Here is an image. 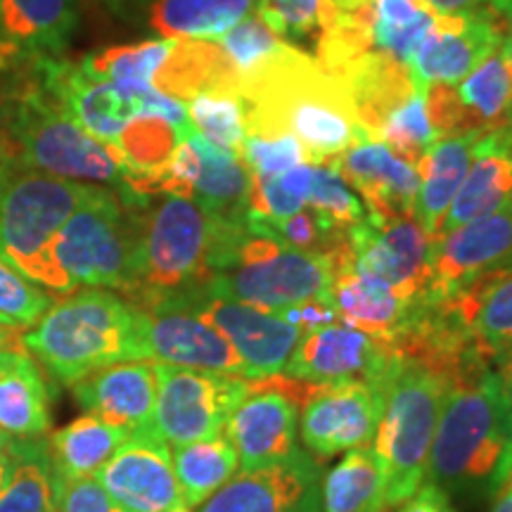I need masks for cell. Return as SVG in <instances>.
Masks as SVG:
<instances>
[{
	"mask_svg": "<svg viewBox=\"0 0 512 512\" xmlns=\"http://www.w3.org/2000/svg\"><path fill=\"white\" fill-rule=\"evenodd\" d=\"M31 79L3 98L0 121L15 140L24 166L41 174L124 190V166L114 143H102L76 124L38 81Z\"/></svg>",
	"mask_w": 512,
	"mask_h": 512,
	"instance_id": "cell-6",
	"label": "cell"
},
{
	"mask_svg": "<svg viewBox=\"0 0 512 512\" xmlns=\"http://www.w3.org/2000/svg\"><path fill=\"white\" fill-rule=\"evenodd\" d=\"M0 430L12 439H41L50 432V394L29 351L0 375Z\"/></svg>",
	"mask_w": 512,
	"mask_h": 512,
	"instance_id": "cell-30",
	"label": "cell"
},
{
	"mask_svg": "<svg viewBox=\"0 0 512 512\" xmlns=\"http://www.w3.org/2000/svg\"><path fill=\"white\" fill-rule=\"evenodd\" d=\"M150 202V200H147ZM147 202L121 200L112 188H95L55 238V261L72 287L126 294L133 278L138 214Z\"/></svg>",
	"mask_w": 512,
	"mask_h": 512,
	"instance_id": "cell-8",
	"label": "cell"
},
{
	"mask_svg": "<svg viewBox=\"0 0 512 512\" xmlns=\"http://www.w3.org/2000/svg\"><path fill=\"white\" fill-rule=\"evenodd\" d=\"M299 403L268 387H252L226 422V439L240 458V470H256L297 451Z\"/></svg>",
	"mask_w": 512,
	"mask_h": 512,
	"instance_id": "cell-23",
	"label": "cell"
},
{
	"mask_svg": "<svg viewBox=\"0 0 512 512\" xmlns=\"http://www.w3.org/2000/svg\"><path fill=\"white\" fill-rule=\"evenodd\" d=\"M366 202L377 221L415 219L420 174L380 140H358L328 164Z\"/></svg>",
	"mask_w": 512,
	"mask_h": 512,
	"instance_id": "cell-19",
	"label": "cell"
},
{
	"mask_svg": "<svg viewBox=\"0 0 512 512\" xmlns=\"http://www.w3.org/2000/svg\"><path fill=\"white\" fill-rule=\"evenodd\" d=\"M323 0H256L254 12L278 36L292 41L316 38Z\"/></svg>",
	"mask_w": 512,
	"mask_h": 512,
	"instance_id": "cell-46",
	"label": "cell"
},
{
	"mask_svg": "<svg viewBox=\"0 0 512 512\" xmlns=\"http://www.w3.org/2000/svg\"><path fill=\"white\" fill-rule=\"evenodd\" d=\"M12 456L10 453H3V456H0V494H3V489L5 486H8V482H10V477H12Z\"/></svg>",
	"mask_w": 512,
	"mask_h": 512,
	"instance_id": "cell-56",
	"label": "cell"
},
{
	"mask_svg": "<svg viewBox=\"0 0 512 512\" xmlns=\"http://www.w3.org/2000/svg\"><path fill=\"white\" fill-rule=\"evenodd\" d=\"M174 43V38H162V41H143L133 46L102 48L88 55L81 64L88 74L117 83L133 93H145L155 88L152 79L169 57Z\"/></svg>",
	"mask_w": 512,
	"mask_h": 512,
	"instance_id": "cell-36",
	"label": "cell"
},
{
	"mask_svg": "<svg viewBox=\"0 0 512 512\" xmlns=\"http://www.w3.org/2000/svg\"><path fill=\"white\" fill-rule=\"evenodd\" d=\"M484 5H489V8L498 12L505 22L512 24V0H484Z\"/></svg>",
	"mask_w": 512,
	"mask_h": 512,
	"instance_id": "cell-54",
	"label": "cell"
},
{
	"mask_svg": "<svg viewBox=\"0 0 512 512\" xmlns=\"http://www.w3.org/2000/svg\"><path fill=\"white\" fill-rule=\"evenodd\" d=\"M437 140V133L427 117V88H415L411 98L389 112L380 126V143L415 169H420L422 159Z\"/></svg>",
	"mask_w": 512,
	"mask_h": 512,
	"instance_id": "cell-40",
	"label": "cell"
},
{
	"mask_svg": "<svg viewBox=\"0 0 512 512\" xmlns=\"http://www.w3.org/2000/svg\"><path fill=\"white\" fill-rule=\"evenodd\" d=\"M320 482L323 467L297 448L280 463L240 470L197 512H323Z\"/></svg>",
	"mask_w": 512,
	"mask_h": 512,
	"instance_id": "cell-16",
	"label": "cell"
},
{
	"mask_svg": "<svg viewBox=\"0 0 512 512\" xmlns=\"http://www.w3.org/2000/svg\"><path fill=\"white\" fill-rule=\"evenodd\" d=\"M384 387L377 382H347L320 387L299 415V439L316 460L370 446L384 408Z\"/></svg>",
	"mask_w": 512,
	"mask_h": 512,
	"instance_id": "cell-13",
	"label": "cell"
},
{
	"mask_svg": "<svg viewBox=\"0 0 512 512\" xmlns=\"http://www.w3.org/2000/svg\"><path fill=\"white\" fill-rule=\"evenodd\" d=\"M0 105H3V95H0Z\"/></svg>",
	"mask_w": 512,
	"mask_h": 512,
	"instance_id": "cell-62",
	"label": "cell"
},
{
	"mask_svg": "<svg viewBox=\"0 0 512 512\" xmlns=\"http://www.w3.org/2000/svg\"><path fill=\"white\" fill-rule=\"evenodd\" d=\"M456 306L498 363L512 349V271L489 275L456 294Z\"/></svg>",
	"mask_w": 512,
	"mask_h": 512,
	"instance_id": "cell-34",
	"label": "cell"
},
{
	"mask_svg": "<svg viewBox=\"0 0 512 512\" xmlns=\"http://www.w3.org/2000/svg\"><path fill=\"white\" fill-rule=\"evenodd\" d=\"M12 477L0 494V512H53V467L48 444L41 439H15L8 448Z\"/></svg>",
	"mask_w": 512,
	"mask_h": 512,
	"instance_id": "cell-35",
	"label": "cell"
},
{
	"mask_svg": "<svg viewBox=\"0 0 512 512\" xmlns=\"http://www.w3.org/2000/svg\"><path fill=\"white\" fill-rule=\"evenodd\" d=\"M242 164L252 171L254 178H268L285 174L299 164H311L309 155L294 136L283 138H254L245 136L240 150Z\"/></svg>",
	"mask_w": 512,
	"mask_h": 512,
	"instance_id": "cell-45",
	"label": "cell"
},
{
	"mask_svg": "<svg viewBox=\"0 0 512 512\" xmlns=\"http://www.w3.org/2000/svg\"><path fill=\"white\" fill-rule=\"evenodd\" d=\"M41 86L53 100L102 143H114L119 133L143 114V95L121 88L117 83L88 74L81 62L50 57L36 64Z\"/></svg>",
	"mask_w": 512,
	"mask_h": 512,
	"instance_id": "cell-17",
	"label": "cell"
},
{
	"mask_svg": "<svg viewBox=\"0 0 512 512\" xmlns=\"http://www.w3.org/2000/svg\"><path fill=\"white\" fill-rule=\"evenodd\" d=\"M192 131L211 147L240 157L245 140V112L238 93L207 91L185 102Z\"/></svg>",
	"mask_w": 512,
	"mask_h": 512,
	"instance_id": "cell-39",
	"label": "cell"
},
{
	"mask_svg": "<svg viewBox=\"0 0 512 512\" xmlns=\"http://www.w3.org/2000/svg\"><path fill=\"white\" fill-rule=\"evenodd\" d=\"M505 27L508 22L489 5H477L458 15H437L434 29L408 60L413 86H456L475 72L486 57L501 50Z\"/></svg>",
	"mask_w": 512,
	"mask_h": 512,
	"instance_id": "cell-12",
	"label": "cell"
},
{
	"mask_svg": "<svg viewBox=\"0 0 512 512\" xmlns=\"http://www.w3.org/2000/svg\"><path fill=\"white\" fill-rule=\"evenodd\" d=\"M453 93L475 128L503 124L505 112L512 105V69L501 50L486 57L475 72L456 83Z\"/></svg>",
	"mask_w": 512,
	"mask_h": 512,
	"instance_id": "cell-37",
	"label": "cell"
},
{
	"mask_svg": "<svg viewBox=\"0 0 512 512\" xmlns=\"http://www.w3.org/2000/svg\"><path fill=\"white\" fill-rule=\"evenodd\" d=\"M264 223L283 245L309 254H328L347 235V230L332 226L325 216H320L311 207H304L297 214L287 216V219Z\"/></svg>",
	"mask_w": 512,
	"mask_h": 512,
	"instance_id": "cell-44",
	"label": "cell"
},
{
	"mask_svg": "<svg viewBox=\"0 0 512 512\" xmlns=\"http://www.w3.org/2000/svg\"><path fill=\"white\" fill-rule=\"evenodd\" d=\"M512 200V133L508 124L484 128L475 145L472 164L460 190L453 197L439 238L467 223L494 214Z\"/></svg>",
	"mask_w": 512,
	"mask_h": 512,
	"instance_id": "cell-25",
	"label": "cell"
},
{
	"mask_svg": "<svg viewBox=\"0 0 512 512\" xmlns=\"http://www.w3.org/2000/svg\"><path fill=\"white\" fill-rule=\"evenodd\" d=\"M503 271H512V200L494 214L432 240L430 283L425 292L432 297H456Z\"/></svg>",
	"mask_w": 512,
	"mask_h": 512,
	"instance_id": "cell-11",
	"label": "cell"
},
{
	"mask_svg": "<svg viewBox=\"0 0 512 512\" xmlns=\"http://www.w3.org/2000/svg\"><path fill=\"white\" fill-rule=\"evenodd\" d=\"M53 494V512H126L93 477L57 484Z\"/></svg>",
	"mask_w": 512,
	"mask_h": 512,
	"instance_id": "cell-47",
	"label": "cell"
},
{
	"mask_svg": "<svg viewBox=\"0 0 512 512\" xmlns=\"http://www.w3.org/2000/svg\"><path fill=\"white\" fill-rule=\"evenodd\" d=\"M74 396L86 413L124 427L128 432L150 430L157 403L155 363H114L74 384Z\"/></svg>",
	"mask_w": 512,
	"mask_h": 512,
	"instance_id": "cell-24",
	"label": "cell"
},
{
	"mask_svg": "<svg viewBox=\"0 0 512 512\" xmlns=\"http://www.w3.org/2000/svg\"><path fill=\"white\" fill-rule=\"evenodd\" d=\"M174 472L190 510L200 508L238 475L240 458L226 434L171 448Z\"/></svg>",
	"mask_w": 512,
	"mask_h": 512,
	"instance_id": "cell-33",
	"label": "cell"
},
{
	"mask_svg": "<svg viewBox=\"0 0 512 512\" xmlns=\"http://www.w3.org/2000/svg\"><path fill=\"white\" fill-rule=\"evenodd\" d=\"M396 363L399 354L387 339L337 320L299 339L283 375L311 387H335L347 382L387 384Z\"/></svg>",
	"mask_w": 512,
	"mask_h": 512,
	"instance_id": "cell-10",
	"label": "cell"
},
{
	"mask_svg": "<svg viewBox=\"0 0 512 512\" xmlns=\"http://www.w3.org/2000/svg\"><path fill=\"white\" fill-rule=\"evenodd\" d=\"M53 297L0 259V318L15 328H31L43 318Z\"/></svg>",
	"mask_w": 512,
	"mask_h": 512,
	"instance_id": "cell-43",
	"label": "cell"
},
{
	"mask_svg": "<svg viewBox=\"0 0 512 512\" xmlns=\"http://www.w3.org/2000/svg\"><path fill=\"white\" fill-rule=\"evenodd\" d=\"M0 323H5V320H3V318H0ZM5 325H10V323H5Z\"/></svg>",
	"mask_w": 512,
	"mask_h": 512,
	"instance_id": "cell-61",
	"label": "cell"
},
{
	"mask_svg": "<svg viewBox=\"0 0 512 512\" xmlns=\"http://www.w3.org/2000/svg\"><path fill=\"white\" fill-rule=\"evenodd\" d=\"M482 133L484 128H477V131L460 133V136L439 138L427 152V157L422 159L418 169L420 190L418 204H415V221L430 235V240L439 238L441 223H444L446 211L465 181L472 155H475V145Z\"/></svg>",
	"mask_w": 512,
	"mask_h": 512,
	"instance_id": "cell-26",
	"label": "cell"
},
{
	"mask_svg": "<svg viewBox=\"0 0 512 512\" xmlns=\"http://www.w3.org/2000/svg\"><path fill=\"white\" fill-rule=\"evenodd\" d=\"M254 5L256 0H157L150 27L174 41H221Z\"/></svg>",
	"mask_w": 512,
	"mask_h": 512,
	"instance_id": "cell-32",
	"label": "cell"
},
{
	"mask_svg": "<svg viewBox=\"0 0 512 512\" xmlns=\"http://www.w3.org/2000/svg\"><path fill=\"white\" fill-rule=\"evenodd\" d=\"M491 512H512V486L503 484L494 494V503H491Z\"/></svg>",
	"mask_w": 512,
	"mask_h": 512,
	"instance_id": "cell-53",
	"label": "cell"
},
{
	"mask_svg": "<svg viewBox=\"0 0 512 512\" xmlns=\"http://www.w3.org/2000/svg\"><path fill=\"white\" fill-rule=\"evenodd\" d=\"M508 446L496 368L448 384L427 458L425 484L437 486L448 498H494L501 489Z\"/></svg>",
	"mask_w": 512,
	"mask_h": 512,
	"instance_id": "cell-5",
	"label": "cell"
},
{
	"mask_svg": "<svg viewBox=\"0 0 512 512\" xmlns=\"http://www.w3.org/2000/svg\"><path fill=\"white\" fill-rule=\"evenodd\" d=\"M181 309L195 313L214 325L230 347L238 351L242 366L249 380L283 373L294 349H297L302 330L275 311H261L256 306H247L230 299L197 294Z\"/></svg>",
	"mask_w": 512,
	"mask_h": 512,
	"instance_id": "cell-15",
	"label": "cell"
},
{
	"mask_svg": "<svg viewBox=\"0 0 512 512\" xmlns=\"http://www.w3.org/2000/svg\"><path fill=\"white\" fill-rule=\"evenodd\" d=\"M204 294L261 311H283L332 297V268L325 254L283 245L264 221L247 214L228 221Z\"/></svg>",
	"mask_w": 512,
	"mask_h": 512,
	"instance_id": "cell-4",
	"label": "cell"
},
{
	"mask_svg": "<svg viewBox=\"0 0 512 512\" xmlns=\"http://www.w3.org/2000/svg\"><path fill=\"white\" fill-rule=\"evenodd\" d=\"M27 349H12V351H0V375L5 373V370H10L15 363L22 358V354Z\"/></svg>",
	"mask_w": 512,
	"mask_h": 512,
	"instance_id": "cell-55",
	"label": "cell"
},
{
	"mask_svg": "<svg viewBox=\"0 0 512 512\" xmlns=\"http://www.w3.org/2000/svg\"><path fill=\"white\" fill-rule=\"evenodd\" d=\"M422 3H425L434 15H458V12L477 8L484 0H422Z\"/></svg>",
	"mask_w": 512,
	"mask_h": 512,
	"instance_id": "cell-51",
	"label": "cell"
},
{
	"mask_svg": "<svg viewBox=\"0 0 512 512\" xmlns=\"http://www.w3.org/2000/svg\"><path fill=\"white\" fill-rule=\"evenodd\" d=\"M22 328L15 325L0 323V351H12V349H24L22 344Z\"/></svg>",
	"mask_w": 512,
	"mask_h": 512,
	"instance_id": "cell-52",
	"label": "cell"
},
{
	"mask_svg": "<svg viewBox=\"0 0 512 512\" xmlns=\"http://www.w3.org/2000/svg\"><path fill=\"white\" fill-rule=\"evenodd\" d=\"M157 403L152 430L169 446L226 432L238 403L252 392L247 377L155 363Z\"/></svg>",
	"mask_w": 512,
	"mask_h": 512,
	"instance_id": "cell-9",
	"label": "cell"
},
{
	"mask_svg": "<svg viewBox=\"0 0 512 512\" xmlns=\"http://www.w3.org/2000/svg\"><path fill=\"white\" fill-rule=\"evenodd\" d=\"M503 484H510L512 486V441H510L508 451H505L503 467H501V486Z\"/></svg>",
	"mask_w": 512,
	"mask_h": 512,
	"instance_id": "cell-57",
	"label": "cell"
},
{
	"mask_svg": "<svg viewBox=\"0 0 512 512\" xmlns=\"http://www.w3.org/2000/svg\"><path fill=\"white\" fill-rule=\"evenodd\" d=\"M323 512H387V486L375 448L363 446L347 451L320 482Z\"/></svg>",
	"mask_w": 512,
	"mask_h": 512,
	"instance_id": "cell-31",
	"label": "cell"
},
{
	"mask_svg": "<svg viewBox=\"0 0 512 512\" xmlns=\"http://www.w3.org/2000/svg\"><path fill=\"white\" fill-rule=\"evenodd\" d=\"M223 228V216L190 197L164 195L143 204L131 287L121 297L143 313L181 309L209 285Z\"/></svg>",
	"mask_w": 512,
	"mask_h": 512,
	"instance_id": "cell-2",
	"label": "cell"
},
{
	"mask_svg": "<svg viewBox=\"0 0 512 512\" xmlns=\"http://www.w3.org/2000/svg\"><path fill=\"white\" fill-rule=\"evenodd\" d=\"M79 24V0H0V72L60 57Z\"/></svg>",
	"mask_w": 512,
	"mask_h": 512,
	"instance_id": "cell-20",
	"label": "cell"
},
{
	"mask_svg": "<svg viewBox=\"0 0 512 512\" xmlns=\"http://www.w3.org/2000/svg\"><path fill=\"white\" fill-rule=\"evenodd\" d=\"M503 124H508V126H512V105L508 107V112H505V119H503Z\"/></svg>",
	"mask_w": 512,
	"mask_h": 512,
	"instance_id": "cell-60",
	"label": "cell"
},
{
	"mask_svg": "<svg viewBox=\"0 0 512 512\" xmlns=\"http://www.w3.org/2000/svg\"><path fill=\"white\" fill-rule=\"evenodd\" d=\"M190 136L200 152V171L192 181L190 200L223 219L247 216L249 195H252L254 185L252 171L242 164L240 157L216 150L195 131Z\"/></svg>",
	"mask_w": 512,
	"mask_h": 512,
	"instance_id": "cell-29",
	"label": "cell"
},
{
	"mask_svg": "<svg viewBox=\"0 0 512 512\" xmlns=\"http://www.w3.org/2000/svg\"><path fill=\"white\" fill-rule=\"evenodd\" d=\"M145 361L247 377L238 351L214 325L185 309L143 313ZM249 380V377H247Z\"/></svg>",
	"mask_w": 512,
	"mask_h": 512,
	"instance_id": "cell-21",
	"label": "cell"
},
{
	"mask_svg": "<svg viewBox=\"0 0 512 512\" xmlns=\"http://www.w3.org/2000/svg\"><path fill=\"white\" fill-rule=\"evenodd\" d=\"M131 437L124 427L86 413L50 434L48 456L53 467V486L79 482L98 475L100 467L110 460L117 448Z\"/></svg>",
	"mask_w": 512,
	"mask_h": 512,
	"instance_id": "cell-28",
	"label": "cell"
},
{
	"mask_svg": "<svg viewBox=\"0 0 512 512\" xmlns=\"http://www.w3.org/2000/svg\"><path fill=\"white\" fill-rule=\"evenodd\" d=\"M238 98L245 136H294L311 164H330L358 140H370L347 88L290 43L242 76Z\"/></svg>",
	"mask_w": 512,
	"mask_h": 512,
	"instance_id": "cell-1",
	"label": "cell"
},
{
	"mask_svg": "<svg viewBox=\"0 0 512 512\" xmlns=\"http://www.w3.org/2000/svg\"><path fill=\"white\" fill-rule=\"evenodd\" d=\"M22 344L55 382L74 387L114 363L145 361L143 311L121 294L88 287L53 302Z\"/></svg>",
	"mask_w": 512,
	"mask_h": 512,
	"instance_id": "cell-3",
	"label": "cell"
},
{
	"mask_svg": "<svg viewBox=\"0 0 512 512\" xmlns=\"http://www.w3.org/2000/svg\"><path fill=\"white\" fill-rule=\"evenodd\" d=\"M12 441H15V439H12L10 434H5L3 430H0V456H3V453H8V448L12 446Z\"/></svg>",
	"mask_w": 512,
	"mask_h": 512,
	"instance_id": "cell-59",
	"label": "cell"
},
{
	"mask_svg": "<svg viewBox=\"0 0 512 512\" xmlns=\"http://www.w3.org/2000/svg\"><path fill=\"white\" fill-rule=\"evenodd\" d=\"M448 384L437 370L401 356L389 375L373 439L389 508L401 505L425 484L427 458Z\"/></svg>",
	"mask_w": 512,
	"mask_h": 512,
	"instance_id": "cell-7",
	"label": "cell"
},
{
	"mask_svg": "<svg viewBox=\"0 0 512 512\" xmlns=\"http://www.w3.org/2000/svg\"><path fill=\"white\" fill-rule=\"evenodd\" d=\"M306 204L320 216H325L332 226L342 230H349L358 221L366 219V209H363L361 200L354 195L347 181L328 164L313 166V181Z\"/></svg>",
	"mask_w": 512,
	"mask_h": 512,
	"instance_id": "cell-41",
	"label": "cell"
},
{
	"mask_svg": "<svg viewBox=\"0 0 512 512\" xmlns=\"http://www.w3.org/2000/svg\"><path fill=\"white\" fill-rule=\"evenodd\" d=\"M496 377H498V394H501V406H503L505 432H508V439L512 441V349L505 356L498 358Z\"/></svg>",
	"mask_w": 512,
	"mask_h": 512,
	"instance_id": "cell-50",
	"label": "cell"
},
{
	"mask_svg": "<svg viewBox=\"0 0 512 512\" xmlns=\"http://www.w3.org/2000/svg\"><path fill=\"white\" fill-rule=\"evenodd\" d=\"M434 24L437 15L422 0H375V46L403 64H408Z\"/></svg>",
	"mask_w": 512,
	"mask_h": 512,
	"instance_id": "cell-38",
	"label": "cell"
},
{
	"mask_svg": "<svg viewBox=\"0 0 512 512\" xmlns=\"http://www.w3.org/2000/svg\"><path fill=\"white\" fill-rule=\"evenodd\" d=\"M95 479L126 512H192L178 486L171 446L152 427L133 432Z\"/></svg>",
	"mask_w": 512,
	"mask_h": 512,
	"instance_id": "cell-14",
	"label": "cell"
},
{
	"mask_svg": "<svg viewBox=\"0 0 512 512\" xmlns=\"http://www.w3.org/2000/svg\"><path fill=\"white\" fill-rule=\"evenodd\" d=\"M325 256L332 268V302L339 320L373 337L392 339L418 299H406L387 280L356 268L349 230Z\"/></svg>",
	"mask_w": 512,
	"mask_h": 512,
	"instance_id": "cell-22",
	"label": "cell"
},
{
	"mask_svg": "<svg viewBox=\"0 0 512 512\" xmlns=\"http://www.w3.org/2000/svg\"><path fill=\"white\" fill-rule=\"evenodd\" d=\"M354 264L387 280L406 299H420L430 283V235L415 219L358 221L349 228Z\"/></svg>",
	"mask_w": 512,
	"mask_h": 512,
	"instance_id": "cell-18",
	"label": "cell"
},
{
	"mask_svg": "<svg viewBox=\"0 0 512 512\" xmlns=\"http://www.w3.org/2000/svg\"><path fill=\"white\" fill-rule=\"evenodd\" d=\"M152 86L178 102H188L207 91L238 93L240 76L233 62L223 53L219 41H181L174 43L169 57L157 69Z\"/></svg>",
	"mask_w": 512,
	"mask_h": 512,
	"instance_id": "cell-27",
	"label": "cell"
},
{
	"mask_svg": "<svg viewBox=\"0 0 512 512\" xmlns=\"http://www.w3.org/2000/svg\"><path fill=\"white\" fill-rule=\"evenodd\" d=\"M280 313L287 323H292L294 328L302 330V335H309V332L325 328V325L337 323V309L332 297H318V299H309V302H302L297 306H290V309L275 311Z\"/></svg>",
	"mask_w": 512,
	"mask_h": 512,
	"instance_id": "cell-48",
	"label": "cell"
},
{
	"mask_svg": "<svg viewBox=\"0 0 512 512\" xmlns=\"http://www.w3.org/2000/svg\"><path fill=\"white\" fill-rule=\"evenodd\" d=\"M219 43L223 53L228 55V60L233 62L240 79L285 46L283 38L275 34L256 12L254 15L242 17L233 29L223 34Z\"/></svg>",
	"mask_w": 512,
	"mask_h": 512,
	"instance_id": "cell-42",
	"label": "cell"
},
{
	"mask_svg": "<svg viewBox=\"0 0 512 512\" xmlns=\"http://www.w3.org/2000/svg\"><path fill=\"white\" fill-rule=\"evenodd\" d=\"M396 512H458L453 508V501L444 491L432 484H422L411 498H406L401 505H396Z\"/></svg>",
	"mask_w": 512,
	"mask_h": 512,
	"instance_id": "cell-49",
	"label": "cell"
},
{
	"mask_svg": "<svg viewBox=\"0 0 512 512\" xmlns=\"http://www.w3.org/2000/svg\"><path fill=\"white\" fill-rule=\"evenodd\" d=\"M501 53H503V57H505V62H508L510 69H512V24H510V31H508V34H505V38H503Z\"/></svg>",
	"mask_w": 512,
	"mask_h": 512,
	"instance_id": "cell-58",
	"label": "cell"
},
{
	"mask_svg": "<svg viewBox=\"0 0 512 512\" xmlns=\"http://www.w3.org/2000/svg\"><path fill=\"white\" fill-rule=\"evenodd\" d=\"M510 133H512V126H510Z\"/></svg>",
	"mask_w": 512,
	"mask_h": 512,
	"instance_id": "cell-63",
	"label": "cell"
}]
</instances>
